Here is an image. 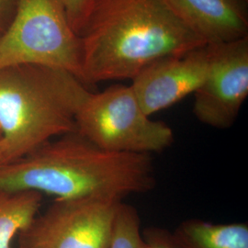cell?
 <instances>
[{
  "instance_id": "cell-6",
  "label": "cell",
  "mask_w": 248,
  "mask_h": 248,
  "mask_svg": "<svg viewBox=\"0 0 248 248\" xmlns=\"http://www.w3.org/2000/svg\"><path fill=\"white\" fill-rule=\"evenodd\" d=\"M123 201L108 197L56 199L18 233L19 248H109Z\"/></svg>"
},
{
  "instance_id": "cell-18",
  "label": "cell",
  "mask_w": 248,
  "mask_h": 248,
  "mask_svg": "<svg viewBox=\"0 0 248 248\" xmlns=\"http://www.w3.org/2000/svg\"><path fill=\"white\" fill-rule=\"evenodd\" d=\"M0 34H1V33H0Z\"/></svg>"
},
{
  "instance_id": "cell-10",
  "label": "cell",
  "mask_w": 248,
  "mask_h": 248,
  "mask_svg": "<svg viewBox=\"0 0 248 248\" xmlns=\"http://www.w3.org/2000/svg\"><path fill=\"white\" fill-rule=\"evenodd\" d=\"M173 234L181 248H248V222L190 219L181 222Z\"/></svg>"
},
{
  "instance_id": "cell-3",
  "label": "cell",
  "mask_w": 248,
  "mask_h": 248,
  "mask_svg": "<svg viewBox=\"0 0 248 248\" xmlns=\"http://www.w3.org/2000/svg\"><path fill=\"white\" fill-rule=\"evenodd\" d=\"M89 89L68 72L20 64L0 69V167L77 131Z\"/></svg>"
},
{
  "instance_id": "cell-15",
  "label": "cell",
  "mask_w": 248,
  "mask_h": 248,
  "mask_svg": "<svg viewBox=\"0 0 248 248\" xmlns=\"http://www.w3.org/2000/svg\"><path fill=\"white\" fill-rule=\"evenodd\" d=\"M17 0H0V33H2L13 18Z\"/></svg>"
},
{
  "instance_id": "cell-5",
  "label": "cell",
  "mask_w": 248,
  "mask_h": 248,
  "mask_svg": "<svg viewBox=\"0 0 248 248\" xmlns=\"http://www.w3.org/2000/svg\"><path fill=\"white\" fill-rule=\"evenodd\" d=\"M78 133L100 148L117 153H161L174 142V132L163 122L151 120L130 86L113 85L89 92L76 118Z\"/></svg>"
},
{
  "instance_id": "cell-17",
  "label": "cell",
  "mask_w": 248,
  "mask_h": 248,
  "mask_svg": "<svg viewBox=\"0 0 248 248\" xmlns=\"http://www.w3.org/2000/svg\"><path fill=\"white\" fill-rule=\"evenodd\" d=\"M244 1H246V2H247V1H248V0H244Z\"/></svg>"
},
{
  "instance_id": "cell-9",
  "label": "cell",
  "mask_w": 248,
  "mask_h": 248,
  "mask_svg": "<svg viewBox=\"0 0 248 248\" xmlns=\"http://www.w3.org/2000/svg\"><path fill=\"white\" fill-rule=\"evenodd\" d=\"M171 8L206 45H222L248 37L244 0H168Z\"/></svg>"
},
{
  "instance_id": "cell-12",
  "label": "cell",
  "mask_w": 248,
  "mask_h": 248,
  "mask_svg": "<svg viewBox=\"0 0 248 248\" xmlns=\"http://www.w3.org/2000/svg\"><path fill=\"white\" fill-rule=\"evenodd\" d=\"M141 220L137 210L122 202L116 211L109 248H142Z\"/></svg>"
},
{
  "instance_id": "cell-14",
  "label": "cell",
  "mask_w": 248,
  "mask_h": 248,
  "mask_svg": "<svg viewBox=\"0 0 248 248\" xmlns=\"http://www.w3.org/2000/svg\"><path fill=\"white\" fill-rule=\"evenodd\" d=\"M142 248H181L173 232L156 226L146 227L142 231Z\"/></svg>"
},
{
  "instance_id": "cell-7",
  "label": "cell",
  "mask_w": 248,
  "mask_h": 248,
  "mask_svg": "<svg viewBox=\"0 0 248 248\" xmlns=\"http://www.w3.org/2000/svg\"><path fill=\"white\" fill-rule=\"evenodd\" d=\"M210 45L211 67L194 93L193 114L202 124L225 130L234 124L248 96V37Z\"/></svg>"
},
{
  "instance_id": "cell-11",
  "label": "cell",
  "mask_w": 248,
  "mask_h": 248,
  "mask_svg": "<svg viewBox=\"0 0 248 248\" xmlns=\"http://www.w3.org/2000/svg\"><path fill=\"white\" fill-rule=\"evenodd\" d=\"M42 201L36 191L0 190V248H12V240L35 218Z\"/></svg>"
},
{
  "instance_id": "cell-4",
  "label": "cell",
  "mask_w": 248,
  "mask_h": 248,
  "mask_svg": "<svg viewBox=\"0 0 248 248\" xmlns=\"http://www.w3.org/2000/svg\"><path fill=\"white\" fill-rule=\"evenodd\" d=\"M20 64L60 69L81 81L79 37L57 0H17L0 34V69Z\"/></svg>"
},
{
  "instance_id": "cell-16",
  "label": "cell",
  "mask_w": 248,
  "mask_h": 248,
  "mask_svg": "<svg viewBox=\"0 0 248 248\" xmlns=\"http://www.w3.org/2000/svg\"><path fill=\"white\" fill-rule=\"evenodd\" d=\"M0 146H1V133H0ZM0 160H1V149H0Z\"/></svg>"
},
{
  "instance_id": "cell-13",
  "label": "cell",
  "mask_w": 248,
  "mask_h": 248,
  "mask_svg": "<svg viewBox=\"0 0 248 248\" xmlns=\"http://www.w3.org/2000/svg\"><path fill=\"white\" fill-rule=\"evenodd\" d=\"M61 5L72 30L79 37L94 0H57Z\"/></svg>"
},
{
  "instance_id": "cell-1",
  "label": "cell",
  "mask_w": 248,
  "mask_h": 248,
  "mask_svg": "<svg viewBox=\"0 0 248 248\" xmlns=\"http://www.w3.org/2000/svg\"><path fill=\"white\" fill-rule=\"evenodd\" d=\"M79 39L84 84L133 79L152 62L207 45L168 0H94Z\"/></svg>"
},
{
  "instance_id": "cell-8",
  "label": "cell",
  "mask_w": 248,
  "mask_h": 248,
  "mask_svg": "<svg viewBox=\"0 0 248 248\" xmlns=\"http://www.w3.org/2000/svg\"><path fill=\"white\" fill-rule=\"evenodd\" d=\"M212 45L152 62L133 78L130 86L139 105L151 116L195 93L210 71Z\"/></svg>"
},
{
  "instance_id": "cell-2",
  "label": "cell",
  "mask_w": 248,
  "mask_h": 248,
  "mask_svg": "<svg viewBox=\"0 0 248 248\" xmlns=\"http://www.w3.org/2000/svg\"><path fill=\"white\" fill-rule=\"evenodd\" d=\"M151 155L100 148L78 132L67 133L0 167V190H31L57 199L122 200L155 186Z\"/></svg>"
}]
</instances>
